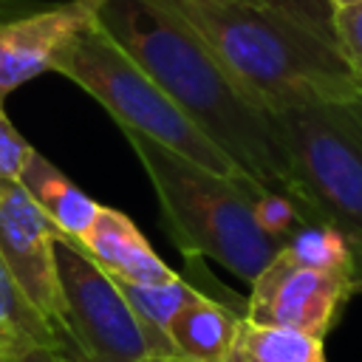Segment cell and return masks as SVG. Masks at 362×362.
<instances>
[{
	"label": "cell",
	"instance_id": "1",
	"mask_svg": "<svg viewBox=\"0 0 362 362\" xmlns=\"http://www.w3.org/2000/svg\"><path fill=\"white\" fill-rule=\"evenodd\" d=\"M96 23L255 184L297 204L291 161L272 113L221 65L192 28L150 0H99Z\"/></svg>",
	"mask_w": 362,
	"mask_h": 362
},
{
	"label": "cell",
	"instance_id": "2",
	"mask_svg": "<svg viewBox=\"0 0 362 362\" xmlns=\"http://www.w3.org/2000/svg\"><path fill=\"white\" fill-rule=\"evenodd\" d=\"M192 28L221 65L266 107L356 99L362 85L334 31L263 0H150Z\"/></svg>",
	"mask_w": 362,
	"mask_h": 362
},
{
	"label": "cell",
	"instance_id": "3",
	"mask_svg": "<svg viewBox=\"0 0 362 362\" xmlns=\"http://www.w3.org/2000/svg\"><path fill=\"white\" fill-rule=\"evenodd\" d=\"M124 136L156 189L164 229L175 246L187 257H209L252 283L280 252L252 212V195L266 187L232 181L147 136Z\"/></svg>",
	"mask_w": 362,
	"mask_h": 362
},
{
	"label": "cell",
	"instance_id": "4",
	"mask_svg": "<svg viewBox=\"0 0 362 362\" xmlns=\"http://www.w3.org/2000/svg\"><path fill=\"white\" fill-rule=\"evenodd\" d=\"M51 71L90 93L124 133L147 136L212 173L240 184H255L215 141H209L187 119V113L167 96V90L96 23V17L54 54Z\"/></svg>",
	"mask_w": 362,
	"mask_h": 362
},
{
	"label": "cell",
	"instance_id": "5",
	"mask_svg": "<svg viewBox=\"0 0 362 362\" xmlns=\"http://www.w3.org/2000/svg\"><path fill=\"white\" fill-rule=\"evenodd\" d=\"M291 161L305 223L339 229L362 274V96L291 102L269 110Z\"/></svg>",
	"mask_w": 362,
	"mask_h": 362
},
{
	"label": "cell",
	"instance_id": "6",
	"mask_svg": "<svg viewBox=\"0 0 362 362\" xmlns=\"http://www.w3.org/2000/svg\"><path fill=\"white\" fill-rule=\"evenodd\" d=\"M57 277L65 305L68 342L76 362H141L156 356L141 320L113 283V277L88 255V249L57 229Z\"/></svg>",
	"mask_w": 362,
	"mask_h": 362
},
{
	"label": "cell",
	"instance_id": "7",
	"mask_svg": "<svg viewBox=\"0 0 362 362\" xmlns=\"http://www.w3.org/2000/svg\"><path fill=\"white\" fill-rule=\"evenodd\" d=\"M54 235L57 226L31 201L23 184L0 178V252L28 303L42 314V320L54 328L68 356L76 362L68 342L65 305L54 257Z\"/></svg>",
	"mask_w": 362,
	"mask_h": 362
},
{
	"label": "cell",
	"instance_id": "8",
	"mask_svg": "<svg viewBox=\"0 0 362 362\" xmlns=\"http://www.w3.org/2000/svg\"><path fill=\"white\" fill-rule=\"evenodd\" d=\"M354 291L356 280L351 274L308 269L277 252L272 263L252 280L243 317L260 325L297 328L325 339L339 308Z\"/></svg>",
	"mask_w": 362,
	"mask_h": 362
},
{
	"label": "cell",
	"instance_id": "9",
	"mask_svg": "<svg viewBox=\"0 0 362 362\" xmlns=\"http://www.w3.org/2000/svg\"><path fill=\"white\" fill-rule=\"evenodd\" d=\"M99 0H0V102L51 71L54 54L96 17Z\"/></svg>",
	"mask_w": 362,
	"mask_h": 362
},
{
	"label": "cell",
	"instance_id": "10",
	"mask_svg": "<svg viewBox=\"0 0 362 362\" xmlns=\"http://www.w3.org/2000/svg\"><path fill=\"white\" fill-rule=\"evenodd\" d=\"M88 255L116 280L127 283H167L178 277L136 229V223L110 206H99L90 229L79 238Z\"/></svg>",
	"mask_w": 362,
	"mask_h": 362
},
{
	"label": "cell",
	"instance_id": "11",
	"mask_svg": "<svg viewBox=\"0 0 362 362\" xmlns=\"http://www.w3.org/2000/svg\"><path fill=\"white\" fill-rule=\"evenodd\" d=\"M17 181L31 195V201L45 212V218L62 235L76 238V240L90 229V223L102 206L90 195H85L65 173H59L48 158H42L37 150L25 161Z\"/></svg>",
	"mask_w": 362,
	"mask_h": 362
},
{
	"label": "cell",
	"instance_id": "12",
	"mask_svg": "<svg viewBox=\"0 0 362 362\" xmlns=\"http://www.w3.org/2000/svg\"><path fill=\"white\" fill-rule=\"evenodd\" d=\"M238 322L240 317L235 311L206 294H198L173 317V322L167 325V337L175 345L178 356L189 362H226Z\"/></svg>",
	"mask_w": 362,
	"mask_h": 362
},
{
	"label": "cell",
	"instance_id": "13",
	"mask_svg": "<svg viewBox=\"0 0 362 362\" xmlns=\"http://www.w3.org/2000/svg\"><path fill=\"white\" fill-rule=\"evenodd\" d=\"M34 348H62L54 328L28 303L0 252V362L20 359ZM68 354V351H65Z\"/></svg>",
	"mask_w": 362,
	"mask_h": 362
},
{
	"label": "cell",
	"instance_id": "14",
	"mask_svg": "<svg viewBox=\"0 0 362 362\" xmlns=\"http://www.w3.org/2000/svg\"><path fill=\"white\" fill-rule=\"evenodd\" d=\"M226 362H328L322 339L297 328L260 325L240 317Z\"/></svg>",
	"mask_w": 362,
	"mask_h": 362
},
{
	"label": "cell",
	"instance_id": "15",
	"mask_svg": "<svg viewBox=\"0 0 362 362\" xmlns=\"http://www.w3.org/2000/svg\"><path fill=\"white\" fill-rule=\"evenodd\" d=\"M113 283L119 286V291L124 294V300L130 303L136 317L141 320L144 331L150 334L156 356H178L175 345L167 337V325L201 291L192 288L181 277H173L167 283H153V286H147V283H127V280H116V277H113Z\"/></svg>",
	"mask_w": 362,
	"mask_h": 362
},
{
	"label": "cell",
	"instance_id": "16",
	"mask_svg": "<svg viewBox=\"0 0 362 362\" xmlns=\"http://www.w3.org/2000/svg\"><path fill=\"white\" fill-rule=\"evenodd\" d=\"M280 252L288 255L300 266L320 269V272H339L356 280L354 243L328 223H300Z\"/></svg>",
	"mask_w": 362,
	"mask_h": 362
},
{
	"label": "cell",
	"instance_id": "17",
	"mask_svg": "<svg viewBox=\"0 0 362 362\" xmlns=\"http://www.w3.org/2000/svg\"><path fill=\"white\" fill-rule=\"evenodd\" d=\"M252 212H255L257 226H260L269 238H274V240L280 243V249H283V243L291 238V232H294L300 223H305L300 206H297L288 195L274 192V189H260V192H255V195H252Z\"/></svg>",
	"mask_w": 362,
	"mask_h": 362
},
{
	"label": "cell",
	"instance_id": "18",
	"mask_svg": "<svg viewBox=\"0 0 362 362\" xmlns=\"http://www.w3.org/2000/svg\"><path fill=\"white\" fill-rule=\"evenodd\" d=\"M331 31L339 54L351 65L354 76L362 85V3L342 6L331 11Z\"/></svg>",
	"mask_w": 362,
	"mask_h": 362
},
{
	"label": "cell",
	"instance_id": "19",
	"mask_svg": "<svg viewBox=\"0 0 362 362\" xmlns=\"http://www.w3.org/2000/svg\"><path fill=\"white\" fill-rule=\"evenodd\" d=\"M34 147L17 133V127L8 122L3 102H0V178L6 181H17L25 161L31 158Z\"/></svg>",
	"mask_w": 362,
	"mask_h": 362
},
{
	"label": "cell",
	"instance_id": "20",
	"mask_svg": "<svg viewBox=\"0 0 362 362\" xmlns=\"http://www.w3.org/2000/svg\"><path fill=\"white\" fill-rule=\"evenodd\" d=\"M263 3H272V6H280V8H288L322 28H331V6L325 0H263Z\"/></svg>",
	"mask_w": 362,
	"mask_h": 362
},
{
	"label": "cell",
	"instance_id": "21",
	"mask_svg": "<svg viewBox=\"0 0 362 362\" xmlns=\"http://www.w3.org/2000/svg\"><path fill=\"white\" fill-rule=\"evenodd\" d=\"M8 362H74L65 351H59V348H34V351H28L25 356H20V359H8Z\"/></svg>",
	"mask_w": 362,
	"mask_h": 362
},
{
	"label": "cell",
	"instance_id": "22",
	"mask_svg": "<svg viewBox=\"0 0 362 362\" xmlns=\"http://www.w3.org/2000/svg\"><path fill=\"white\" fill-rule=\"evenodd\" d=\"M141 362H189V359H184V356H147Z\"/></svg>",
	"mask_w": 362,
	"mask_h": 362
},
{
	"label": "cell",
	"instance_id": "23",
	"mask_svg": "<svg viewBox=\"0 0 362 362\" xmlns=\"http://www.w3.org/2000/svg\"><path fill=\"white\" fill-rule=\"evenodd\" d=\"M328 6H331V11L334 8H342V6H354V3H362V0H325Z\"/></svg>",
	"mask_w": 362,
	"mask_h": 362
},
{
	"label": "cell",
	"instance_id": "24",
	"mask_svg": "<svg viewBox=\"0 0 362 362\" xmlns=\"http://www.w3.org/2000/svg\"><path fill=\"white\" fill-rule=\"evenodd\" d=\"M356 291H362V274H359V280H356Z\"/></svg>",
	"mask_w": 362,
	"mask_h": 362
}]
</instances>
